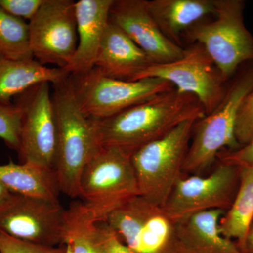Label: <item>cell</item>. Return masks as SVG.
<instances>
[{
  "mask_svg": "<svg viewBox=\"0 0 253 253\" xmlns=\"http://www.w3.org/2000/svg\"><path fill=\"white\" fill-rule=\"evenodd\" d=\"M194 95L174 89L96 122L101 146L117 148L131 156L189 120L206 116Z\"/></svg>",
  "mask_w": 253,
  "mask_h": 253,
  "instance_id": "cell-1",
  "label": "cell"
},
{
  "mask_svg": "<svg viewBox=\"0 0 253 253\" xmlns=\"http://www.w3.org/2000/svg\"><path fill=\"white\" fill-rule=\"evenodd\" d=\"M52 86L58 126L54 170L61 192L70 197H78L82 172L101 147L96 122L82 111L71 75Z\"/></svg>",
  "mask_w": 253,
  "mask_h": 253,
  "instance_id": "cell-2",
  "label": "cell"
},
{
  "mask_svg": "<svg viewBox=\"0 0 253 253\" xmlns=\"http://www.w3.org/2000/svg\"><path fill=\"white\" fill-rule=\"evenodd\" d=\"M253 90V63H249L231 78L217 107L195 122L183 172L201 175L221 151L240 147L236 140V121L245 99Z\"/></svg>",
  "mask_w": 253,
  "mask_h": 253,
  "instance_id": "cell-3",
  "label": "cell"
},
{
  "mask_svg": "<svg viewBox=\"0 0 253 253\" xmlns=\"http://www.w3.org/2000/svg\"><path fill=\"white\" fill-rule=\"evenodd\" d=\"M243 0H214L213 21H201L184 36L201 44L226 81L253 63V36L245 24Z\"/></svg>",
  "mask_w": 253,
  "mask_h": 253,
  "instance_id": "cell-4",
  "label": "cell"
},
{
  "mask_svg": "<svg viewBox=\"0 0 253 253\" xmlns=\"http://www.w3.org/2000/svg\"><path fill=\"white\" fill-rule=\"evenodd\" d=\"M196 121H184L166 136L144 145L131 155L139 196L161 207L165 206L182 177Z\"/></svg>",
  "mask_w": 253,
  "mask_h": 253,
  "instance_id": "cell-5",
  "label": "cell"
},
{
  "mask_svg": "<svg viewBox=\"0 0 253 253\" xmlns=\"http://www.w3.org/2000/svg\"><path fill=\"white\" fill-rule=\"evenodd\" d=\"M82 111L90 119H106L158 95L175 89L158 78L126 81L108 77L96 68L71 75Z\"/></svg>",
  "mask_w": 253,
  "mask_h": 253,
  "instance_id": "cell-6",
  "label": "cell"
},
{
  "mask_svg": "<svg viewBox=\"0 0 253 253\" xmlns=\"http://www.w3.org/2000/svg\"><path fill=\"white\" fill-rule=\"evenodd\" d=\"M104 222L135 253H181L176 224L163 207L136 196L106 215Z\"/></svg>",
  "mask_w": 253,
  "mask_h": 253,
  "instance_id": "cell-7",
  "label": "cell"
},
{
  "mask_svg": "<svg viewBox=\"0 0 253 253\" xmlns=\"http://www.w3.org/2000/svg\"><path fill=\"white\" fill-rule=\"evenodd\" d=\"M50 83L32 86L16 96L21 109V129L18 151L21 163L55 169L58 126Z\"/></svg>",
  "mask_w": 253,
  "mask_h": 253,
  "instance_id": "cell-8",
  "label": "cell"
},
{
  "mask_svg": "<svg viewBox=\"0 0 253 253\" xmlns=\"http://www.w3.org/2000/svg\"><path fill=\"white\" fill-rule=\"evenodd\" d=\"M139 195L130 156L117 148L101 146L80 177L78 196L107 214Z\"/></svg>",
  "mask_w": 253,
  "mask_h": 253,
  "instance_id": "cell-9",
  "label": "cell"
},
{
  "mask_svg": "<svg viewBox=\"0 0 253 253\" xmlns=\"http://www.w3.org/2000/svg\"><path fill=\"white\" fill-rule=\"evenodd\" d=\"M149 78H161L171 83L178 91L194 95L206 115L221 102L229 81L223 77L207 51L198 43L184 49L180 59L151 65L136 81Z\"/></svg>",
  "mask_w": 253,
  "mask_h": 253,
  "instance_id": "cell-10",
  "label": "cell"
},
{
  "mask_svg": "<svg viewBox=\"0 0 253 253\" xmlns=\"http://www.w3.org/2000/svg\"><path fill=\"white\" fill-rule=\"evenodd\" d=\"M66 211L59 201L13 194L0 206V232L41 246H62Z\"/></svg>",
  "mask_w": 253,
  "mask_h": 253,
  "instance_id": "cell-11",
  "label": "cell"
},
{
  "mask_svg": "<svg viewBox=\"0 0 253 253\" xmlns=\"http://www.w3.org/2000/svg\"><path fill=\"white\" fill-rule=\"evenodd\" d=\"M76 1L44 0L28 23L33 58L41 64L69 66L78 46Z\"/></svg>",
  "mask_w": 253,
  "mask_h": 253,
  "instance_id": "cell-12",
  "label": "cell"
},
{
  "mask_svg": "<svg viewBox=\"0 0 253 253\" xmlns=\"http://www.w3.org/2000/svg\"><path fill=\"white\" fill-rule=\"evenodd\" d=\"M239 183V168L219 162L207 176L181 177L163 206L174 223L198 213L230 207Z\"/></svg>",
  "mask_w": 253,
  "mask_h": 253,
  "instance_id": "cell-13",
  "label": "cell"
},
{
  "mask_svg": "<svg viewBox=\"0 0 253 253\" xmlns=\"http://www.w3.org/2000/svg\"><path fill=\"white\" fill-rule=\"evenodd\" d=\"M110 21L118 26L154 64L180 59L184 49L163 34L146 6V0H113Z\"/></svg>",
  "mask_w": 253,
  "mask_h": 253,
  "instance_id": "cell-14",
  "label": "cell"
},
{
  "mask_svg": "<svg viewBox=\"0 0 253 253\" xmlns=\"http://www.w3.org/2000/svg\"><path fill=\"white\" fill-rule=\"evenodd\" d=\"M107 212L84 202L66 211L65 253H109L116 234L104 222Z\"/></svg>",
  "mask_w": 253,
  "mask_h": 253,
  "instance_id": "cell-15",
  "label": "cell"
},
{
  "mask_svg": "<svg viewBox=\"0 0 253 253\" xmlns=\"http://www.w3.org/2000/svg\"><path fill=\"white\" fill-rule=\"evenodd\" d=\"M113 2V0H79L75 3L78 46L72 61L64 68L70 74H81L94 68Z\"/></svg>",
  "mask_w": 253,
  "mask_h": 253,
  "instance_id": "cell-16",
  "label": "cell"
},
{
  "mask_svg": "<svg viewBox=\"0 0 253 253\" xmlns=\"http://www.w3.org/2000/svg\"><path fill=\"white\" fill-rule=\"evenodd\" d=\"M152 64L146 53L109 20L94 68L108 77L135 81Z\"/></svg>",
  "mask_w": 253,
  "mask_h": 253,
  "instance_id": "cell-17",
  "label": "cell"
},
{
  "mask_svg": "<svg viewBox=\"0 0 253 253\" xmlns=\"http://www.w3.org/2000/svg\"><path fill=\"white\" fill-rule=\"evenodd\" d=\"M224 212L205 211L176 223L181 253H245L221 234L219 224Z\"/></svg>",
  "mask_w": 253,
  "mask_h": 253,
  "instance_id": "cell-18",
  "label": "cell"
},
{
  "mask_svg": "<svg viewBox=\"0 0 253 253\" xmlns=\"http://www.w3.org/2000/svg\"><path fill=\"white\" fill-rule=\"evenodd\" d=\"M158 27L168 39L181 46V39L196 23L214 14V0H146Z\"/></svg>",
  "mask_w": 253,
  "mask_h": 253,
  "instance_id": "cell-19",
  "label": "cell"
},
{
  "mask_svg": "<svg viewBox=\"0 0 253 253\" xmlns=\"http://www.w3.org/2000/svg\"><path fill=\"white\" fill-rule=\"evenodd\" d=\"M63 68H50L35 59L14 60L0 56V102L11 103V98L42 83L54 84L70 76Z\"/></svg>",
  "mask_w": 253,
  "mask_h": 253,
  "instance_id": "cell-20",
  "label": "cell"
},
{
  "mask_svg": "<svg viewBox=\"0 0 253 253\" xmlns=\"http://www.w3.org/2000/svg\"><path fill=\"white\" fill-rule=\"evenodd\" d=\"M0 182L13 194L59 201V181L54 169L28 163L0 165Z\"/></svg>",
  "mask_w": 253,
  "mask_h": 253,
  "instance_id": "cell-21",
  "label": "cell"
},
{
  "mask_svg": "<svg viewBox=\"0 0 253 253\" xmlns=\"http://www.w3.org/2000/svg\"><path fill=\"white\" fill-rule=\"evenodd\" d=\"M253 224V168H239V183L230 207L219 221L221 234L244 247Z\"/></svg>",
  "mask_w": 253,
  "mask_h": 253,
  "instance_id": "cell-22",
  "label": "cell"
},
{
  "mask_svg": "<svg viewBox=\"0 0 253 253\" xmlns=\"http://www.w3.org/2000/svg\"><path fill=\"white\" fill-rule=\"evenodd\" d=\"M0 56L6 59H34L30 43L29 25L0 7Z\"/></svg>",
  "mask_w": 253,
  "mask_h": 253,
  "instance_id": "cell-23",
  "label": "cell"
},
{
  "mask_svg": "<svg viewBox=\"0 0 253 253\" xmlns=\"http://www.w3.org/2000/svg\"><path fill=\"white\" fill-rule=\"evenodd\" d=\"M21 111L16 104L0 102V139L18 153L20 147Z\"/></svg>",
  "mask_w": 253,
  "mask_h": 253,
  "instance_id": "cell-24",
  "label": "cell"
},
{
  "mask_svg": "<svg viewBox=\"0 0 253 253\" xmlns=\"http://www.w3.org/2000/svg\"><path fill=\"white\" fill-rule=\"evenodd\" d=\"M63 246H44L21 241L0 232V253H65Z\"/></svg>",
  "mask_w": 253,
  "mask_h": 253,
  "instance_id": "cell-25",
  "label": "cell"
},
{
  "mask_svg": "<svg viewBox=\"0 0 253 253\" xmlns=\"http://www.w3.org/2000/svg\"><path fill=\"white\" fill-rule=\"evenodd\" d=\"M235 136L240 146L247 144L253 136V90L245 99L240 109Z\"/></svg>",
  "mask_w": 253,
  "mask_h": 253,
  "instance_id": "cell-26",
  "label": "cell"
},
{
  "mask_svg": "<svg viewBox=\"0 0 253 253\" xmlns=\"http://www.w3.org/2000/svg\"><path fill=\"white\" fill-rule=\"evenodd\" d=\"M219 162L236 168H253V136L245 145L236 149H224L218 154Z\"/></svg>",
  "mask_w": 253,
  "mask_h": 253,
  "instance_id": "cell-27",
  "label": "cell"
},
{
  "mask_svg": "<svg viewBox=\"0 0 253 253\" xmlns=\"http://www.w3.org/2000/svg\"><path fill=\"white\" fill-rule=\"evenodd\" d=\"M43 1L44 0H0V7L16 17L30 21Z\"/></svg>",
  "mask_w": 253,
  "mask_h": 253,
  "instance_id": "cell-28",
  "label": "cell"
},
{
  "mask_svg": "<svg viewBox=\"0 0 253 253\" xmlns=\"http://www.w3.org/2000/svg\"><path fill=\"white\" fill-rule=\"evenodd\" d=\"M109 253H135L129 249L122 241L118 239L117 236H115L112 246Z\"/></svg>",
  "mask_w": 253,
  "mask_h": 253,
  "instance_id": "cell-29",
  "label": "cell"
},
{
  "mask_svg": "<svg viewBox=\"0 0 253 253\" xmlns=\"http://www.w3.org/2000/svg\"><path fill=\"white\" fill-rule=\"evenodd\" d=\"M12 192H11L4 184L0 182V206L4 204L12 196Z\"/></svg>",
  "mask_w": 253,
  "mask_h": 253,
  "instance_id": "cell-30",
  "label": "cell"
},
{
  "mask_svg": "<svg viewBox=\"0 0 253 253\" xmlns=\"http://www.w3.org/2000/svg\"><path fill=\"white\" fill-rule=\"evenodd\" d=\"M244 248L253 253V224L250 229L247 237H246Z\"/></svg>",
  "mask_w": 253,
  "mask_h": 253,
  "instance_id": "cell-31",
  "label": "cell"
}]
</instances>
